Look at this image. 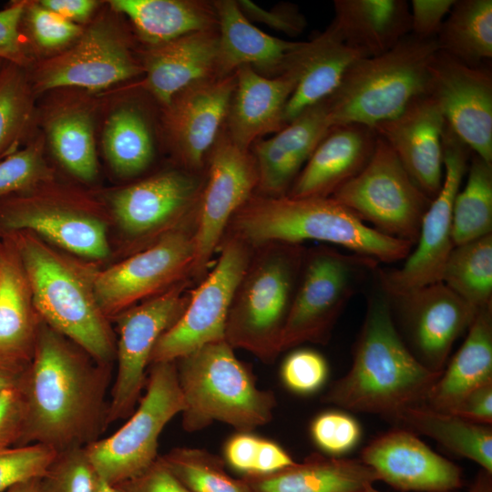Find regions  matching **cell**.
Masks as SVG:
<instances>
[{"instance_id": "d6986e66", "label": "cell", "mask_w": 492, "mask_h": 492, "mask_svg": "<svg viewBox=\"0 0 492 492\" xmlns=\"http://www.w3.org/2000/svg\"><path fill=\"white\" fill-rule=\"evenodd\" d=\"M428 74V95L446 124L474 154L492 163L491 68L467 66L437 50Z\"/></svg>"}, {"instance_id": "816d5d0a", "label": "cell", "mask_w": 492, "mask_h": 492, "mask_svg": "<svg viewBox=\"0 0 492 492\" xmlns=\"http://www.w3.org/2000/svg\"><path fill=\"white\" fill-rule=\"evenodd\" d=\"M261 436L253 431H237L223 445L222 460L239 477H252L259 458Z\"/></svg>"}, {"instance_id": "9c48e42d", "label": "cell", "mask_w": 492, "mask_h": 492, "mask_svg": "<svg viewBox=\"0 0 492 492\" xmlns=\"http://www.w3.org/2000/svg\"><path fill=\"white\" fill-rule=\"evenodd\" d=\"M378 262L327 245L306 249L300 281L280 342L281 353L328 343L336 321L368 271Z\"/></svg>"}, {"instance_id": "680465c9", "label": "cell", "mask_w": 492, "mask_h": 492, "mask_svg": "<svg viewBox=\"0 0 492 492\" xmlns=\"http://www.w3.org/2000/svg\"><path fill=\"white\" fill-rule=\"evenodd\" d=\"M44 7L75 23H87L97 10L99 2L94 0H41Z\"/></svg>"}, {"instance_id": "3957f363", "label": "cell", "mask_w": 492, "mask_h": 492, "mask_svg": "<svg viewBox=\"0 0 492 492\" xmlns=\"http://www.w3.org/2000/svg\"><path fill=\"white\" fill-rule=\"evenodd\" d=\"M225 235H233L251 248L269 242L317 241L385 263L405 260L414 245L378 231L331 197L253 194L232 216Z\"/></svg>"}, {"instance_id": "ab89813d", "label": "cell", "mask_w": 492, "mask_h": 492, "mask_svg": "<svg viewBox=\"0 0 492 492\" xmlns=\"http://www.w3.org/2000/svg\"><path fill=\"white\" fill-rule=\"evenodd\" d=\"M466 172V183L453 205L455 246L492 233V163L473 153Z\"/></svg>"}, {"instance_id": "74e56055", "label": "cell", "mask_w": 492, "mask_h": 492, "mask_svg": "<svg viewBox=\"0 0 492 492\" xmlns=\"http://www.w3.org/2000/svg\"><path fill=\"white\" fill-rule=\"evenodd\" d=\"M102 147L112 169L121 177H133L151 163L154 146L143 115L134 107L116 108L107 118Z\"/></svg>"}, {"instance_id": "5bb4252c", "label": "cell", "mask_w": 492, "mask_h": 492, "mask_svg": "<svg viewBox=\"0 0 492 492\" xmlns=\"http://www.w3.org/2000/svg\"><path fill=\"white\" fill-rule=\"evenodd\" d=\"M191 280L142 301L116 316L117 374L107 412V425L128 417L141 398L147 368L159 337L181 316L188 306Z\"/></svg>"}, {"instance_id": "8992f818", "label": "cell", "mask_w": 492, "mask_h": 492, "mask_svg": "<svg viewBox=\"0 0 492 492\" xmlns=\"http://www.w3.org/2000/svg\"><path fill=\"white\" fill-rule=\"evenodd\" d=\"M302 244L269 242L252 248L229 310L225 341L265 364L281 354L282 333L302 271Z\"/></svg>"}, {"instance_id": "c3c4849f", "label": "cell", "mask_w": 492, "mask_h": 492, "mask_svg": "<svg viewBox=\"0 0 492 492\" xmlns=\"http://www.w3.org/2000/svg\"><path fill=\"white\" fill-rule=\"evenodd\" d=\"M329 366L323 354L312 349H297L290 353L280 368L283 385L300 395L318 392L325 384Z\"/></svg>"}, {"instance_id": "03108f58", "label": "cell", "mask_w": 492, "mask_h": 492, "mask_svg": "<svg viewBox=\"0 0 492 492\" xmlns=\"http://www.w3.org/2000/svg\"><path fill=\"white\" fill-rule=\"evenodd\" d=\"M4 62H5V61H4L2 58H0V70H1V68H2V67H3Z\"/></svg>"}, {"instance_id": "484cf974", "label": "cell", "mask_w": 492, "mask_h": 492, "mask_svg": "<svg viewBox=\"0 0 492 492\" xmlns=\"http://www.w3.org/2000/svg\"><path fill=\"white\" fill-rule=\"evenodd\" d=\"M236 84L226 117L228 138L249 150L261 136L278 132L286 126V104L296 87V76L287 70L267 77L248 65L235 71Z\"/></svg>"}, {"instance_id": "f35d334b", "label": "cell", "mask_w": 492, "mask_h": 492, "mask_svg": "<svg viewBox=\"0 0 492 492\" xmlns=\"http://www.w3.org/2000/svg\"><path fill=\"white\" fill-rule=\"evenodd\" d=\"M36 97L28 69L5 61L0 70V159L33 137Z\"/></svg>"}, {"instance_id": "83f0119b", "label": "cell", "mask_w": 492, "mask_h": 492, "mask_svg": "<svg viewBox=\"0 0 492 492\" xmlns=\"http://www.w3.org/2000/svg\"><path fill=\"white\" fill-rule=\"evenodd\" d=\"M362 57L331 26L312 40L302 42L287 68L295 74L297 82L285 107L286 125L306 108L330 97L348 68Z\"/></svg>"}, {"instance_id": "e0dca14e", "label": "cell", "mask_w": 492, "mask_h": 492, "mask_svg": "<svg viewBox=\"0 0 492 492\" xmlns=\"http://www.w3.org/2000/svg\"><path fill=\"white\" fill-rule=\"evenodd\" d=\"M205 176L167 170L118 189L109 195L119 228L139 251L196 220Z\"/></svg>"}, {"instance_id": "d590c367", "label": "cell", "mask_w": 492, "mask_h": 492, "mask_svg": "<svg viewBox=\"0 0 492 492\" xmlns=\"http://www.w3.org/2000/svg\"><path fill=\"white\" fill-rule=\"evenodd\" d=\"M395 420L492 473V430L487 425L437 411L425 404L405 409Z\"/></svg>"}, {"instance_id": "60d3db41", "label": "cell", "mask_w": 492, "mask_h": 492, "mask_svg": "<svg viewBox=\"0 0 492 492\" xmlns=\"http://www.w3.org/2000/svg\"><path fill=\"white\" fill-rule=\"evenodd\" d=\"M441 282L477 310L492 302V233L455 246Z\"/></svg>"}, {"instance_id": "be15d7a7", "label": "cell", "mask_w": 492, "mask_h": 492, "mask_svg": "<svg viewBox=\"0 0 492 492\" xmlns=\"http://www.w3.org/2000/svg\"><path fill=\"white\" fill-rule=\"evenodd\" d=\"M95 492H126L118 485H112L98 477Z\"/></svg>"}, {"instance_id": "7c38bea8", "label": "cell", "mask_w": 492, "mask_h": 492, "mask_svg": "<svg viewBox=\"0 0 492 492\" xmlns=\"http://www.w3.org/2000/svg\"><path fill=\"white\" fill-rule=\"evenodd\" d=\"M442 148V185L423 217L415 249L405 259L401 268L379 271L382 290L389 298L441 282L446 262L455 247L453 205L472 151L446 124Z\"/></svg>"}, {"instance_id": "7bdbcfd3", "label": "cell", "mask_w": 492, "mask_h": 492, "mask_svg": "<svg viewBox=\"0 0 492 492\" xmlns=\"http://www.w3.org/2000/svg\"><path fill=\"white\" fill-rule=\"evenodd\" d=\"M83 30L80 25L63 18L38 1H26L20 32L34 60L39 52L48 58L66 50Z\"/></svg>"}, {"instance_id": "91938a15", "label": "cell", "mask_w": 492, "mask_h": 492, "mask_svg": "<svg viewBox=\"0 0 492 492\" xmlns=\"http://www.w3.org/2000/svg\"><path fill=\"white\" fill-rule=\"evenodd\" d=\"M29 361L0 356V391L20 384Z\"/></svg>"}, {"instance_id": "db71d44e", "label": "cell", "mask_w": 492, "mask_h": 492, "mask_svg": "<svg viewBox=\"0 0 492 492\" xmlns=\"http://www.w3.org/2000/svg\"><path fill=\"white\" fill-rule=\"evenodd\" d=\"M455 0H412L411 35L419 39L436 38Z\"/></svg>"}, {"instance_id": "52a82bcc", "label": "cell", "mask_w": 492, "mask_h": 492, "mask_svg": "<svg viewBox=\"0 0 492 492\" xmlns=\"http://www.w3.org/2000/svg\"><path fill=\"white\" fill-rule=\"evenodd\" d=\"M437 50L436 38L409 34L389 51L356 60L324 99L333 128L347 124L374 128L428 94V68Z\"/></svg>"}, {"instance_id": "2e32d148", "label": "cell", "mask_w": 492, "mask_h": 492, "mask_svg": "<svg viewBox=\"0 0 492 492\" xmlns=\"http://www.w3.org/2000/svg\"><path fill=\"white\" fill-rule=\"evenodd\" d=\"M195 227L196 220L95 274V296L108 319L191 280Z\"/></svg>"}, {"instance_id": "6f0895ef", "label": "cell", "mask_w": 492, "mask_h": 492, "mask_svg": "<svg viewBox=\"0 0 492 492\" xmlns=\"http://www.w3.org/2000/svg\"><path fill=\"white\" fill-rule=\"evenodd\" d=\"M295 462L288 451L280 444L261 436L259 458L252 477H263L274 474L292 466Z\"/></svg>"}, {"instance_id": "ee69618b", "label": "cell", "mask_w": 492, "mask_h": 492, "mask_svg": "<svg viewBox=\"0 0 492 492\" xmlns=\"http://www.w3.org/2000/svg\"><path fill=\"white\" fill-rule=\"evenodd\" d=\"M45 145L44 135L33 136L23 149L0 159V199L53 181L44 157Z\"/></svg>"}, {"instance_id": "f546056e", "label": "cell", "mask_w": 492, "mask_h": 492, "mask_svg": "<svg viewBox=\"0 0 492 492\" xmlns=\"http://www.w3.org/2000/svg\"><path fill=\"white\" fill-rule=\"evenodd\" d=\"M333 7L330 26L364 57L389 51L411 33L405 0H335Z\"/></svg>"}, {"instance_id": "30bf717a", "label": "cell", "mask_w": 492, "mask_h": 492, "mask_svg": "<svg viewBox=\"0 0 492 492\" xmlns=\"http://www.w3.org/2000/svg\"><path fill=\"white\" fill-rule=\"evenodd\" d=\"M52 182L0 199V238L28 231L76 255H109L108 229L98 206L85 195Z\"/></svg>"}, {"instance_id": "6da1fadb", "label": "cell", "mask_w": 492, "mask_h": 492, "mask_svg": "<svg viewBox=\"0 0 492 492\" xmlns=\"http://www.w3.org/2000/svg\"><path fill=\"white\" fill-rule=\"evenodd\" d=\"M108 366L40 320L20 382L26 415L18 446L42 444L60 452L97 440L107 425Z\"/></svg>"}, {"instance_id": "7402d4cb", "label": "cell", "mask_w": 492, "mask_h": 492, "mask_svg": "<svg viewBox=\"0 0 492 492\" xmlns=\"http://www.w3.org/2000/svg\"><path fill=\"white\" fill-rule=\"evenodd\" d=\"M445 125L437 102L426 94L414 99L395 117L374 127L430 200L436 196L443 181Z\"/></svg>"}, {"instance_id": "bcb514c9", "label": "cell", "mask_w": 492, "mask_h": 492, "mask_svg": "<svg viewBox=\"0 0 492 492\" xmlns=\"http://www.w3.org/2000/svg\"><path fill=\"white\" fill-rule=\"evenodd\" d=\"M57 452L42 444H30L0 449V492L16 484L40 478Z\"/></svg>"}, {"instance_id": "d6a6232c", "label": "cell", "mask_w": 492, "mask_h": 492, "mask_svg": "<svg viewBox=\"0 0 492 492\" xmlns=\"http://www.w3.org/2000/svg\"><path fill=\"white\" fill-rule=\"evenodd\" d=\"M492 382V305L478 310L467 335L431 387L425 405L450 412L467 394Z\"/></svg>"}, {"instance_id": "f6af8a7d", "label": "cell", "mask_w": 492, "mask_h": 492, "mask_svg": "<svg viewBox=\"0 0 492 492\" xmlns=\"http://www.w3.org/2000/svg\"><path fill=\"white\" fill-rule=\"evenodd\" d=\"M98 476L85 446L57 452L39 478L40 492H95Z\"/></svg>"}, {"instance_id": "f5cc1de1", "label": "cell", "mask_w": 492, "mask_h": 492, "mask_svg": "<svg viewBox=\"0 0 492 492\" xmlns=\"http://www.w3.org/2000/svg\"><path fill=\"white\" fill-rule=\"evenodd\" d=\"M26 415L20 384L0 391V449L18 446Z\"/></svg>"}, {"instance_id": "f907efd6", "label": "cell", "mask_w": 492, "mask_h": 492, "mask_svg": "<svg viewBox=\"0 0 492 492\" xmlns=\"http://www.w3.org/2000/svg\"><path fill=\"white\" fill-rule=\"evenodd\" d=\"M237 3L248 19L266 24L271 28L290 36L300 35L306 27V19L295 5L281 4L271 10H265L248 0H241Z\"/></svg>"}, {"instance_id": "cb8c5ba5", "label": "cell", "mask_w": 492, "mask_h": 492, "mask_svg": "<svg viewBox=\"0 0 492 492\" xmlns=\"http://www.w3.org/2000/svg\"><path fill=\"white\" fill-rule=\"evenodd\" d=\"M333 128L324 100L306 108L268 139L254 145L258 183L254 194L282 197L313 150Z\"/></svg>"}, {"instance_id": "1f68e13d", "label": "cell", "mask_w": 492, "mask_h": 492, "mask_svg": "<svg viewBox=\"0 0 492 492\" xmlns=\"http://www.w3.org/2000/svg\"><path fill=\"white\" fill-rule=\"evenodd\" d=\"M40 319L17 252L0 238V356L30 361Z\"/></svg>"}, {"instance_id": "d4e9b609", "label": "cell", "mask_w": 492, "mask_h": 492, "mask_svg": "<svg viewBox=\"0 0 492 492\" xmlns=\"http://www.w3.org/2000/svg\"><path fill=\"white\" fill-rule=\"evenodd\" d=\"M144 87L162 105L189 86L222 77L218 28L149 46L143 57Z\"/></svg>"}, {"instance_id": "9f6ffc18", "label": "cell", "mask_w": 492, "mask_h": 492, "mask_svg": "<svg viewBox=\"0 0 492 492\" xmlns=\"http://www.w3.org/2000/svg\"><path fill=\"white\" fill-rule=\"evenodd\" d=\"M448 413L473 423L491 424L492 382L477 387L465 395Z\"/></svg>"}, {"instance_id": "7dc6e473", "label": "cell", "mask_w": 492, "mask_h": 492, "mask_svg": "<svg viewBox=\"0 0 492 492\" xmlns=\"http://www.w3.org/2000/svg\"><path fill=\"white\" fill-rule=\"evenodd\" d=\"M310 435L323 454L341 456L358 444L362 430L359 423L350 415L340 411H326L313 419Z\"/></svg>"}, {"instance_id": "94428289", "label": "cell", "mask_w": 492, "mask_h": 492, "mask_svg": "<svg viewBox=\"0 0 492 492\" xmlns=\"http://www.w3.org/2000/svg\"><path fill=\"white\" fill-rule=\"evenodd\" d=\"M467 492H492V473L481 468Z\"/></svg>"}, {"instance_id": "ffe728a7", "label": "cell", "mask_w": 492, "mask_h": 492, "mask_svg": "<svg viewBox=\"0 0 492 492\" xmlns=\"http://www.w3.org/2000/svg\"><path fill=\"white\" fill-rule=\"evenodd\" d=\"M236 84L235 72L194 83L164 108L166 138L185 169L200 173L226 120Z\"/></svg>"}, {"instance_id": "5b68a950", "label": "cell", "mask_w": 492, "mask_h": 492, "mask_svg": "<svg viewBox=\"0 0 492 492\" xmlns=\"http://www.w3.org/2000/svg\"><path fill=\"white\" fill-rule=\"evenodd\" d=\"M175 363L185 405V431H200L213 422L253 431L272 419L274 394L258 387L251 368L237 358L225 340L206 344Z\"/></svg>"}, {"instance_id": "8d00e7d4", "label": "cell", "mask_w": 492, "mask_h": 492, "mask_svg": "<svg viewBox=\"0 0 492 492\" xmlns=\"http://www.w3.org/2000/svg\"><path fill=\"white\" fill-rule=\"evenodd\" d=\"M438 50L470 67L492 57V1L455 0L436 37Z\"/></svg>"}, {"instance_id": "44dd1931", "label": "cell", "mask_w": 492, "mask_h": 492, "mask_svg": "<svg viewBox=\"0 0 492 492\" xmlns=\"http://www.w3.org/2000/svg\"><path fill=\"white\" fill-rule=\"evenodd\" d=\"M360 460L379 481L403 492H456L464 485L462 469L409 430L396 428L375 437Z\"/></svg>"}, {"instance_id": "8fae6325", "label": "cell", "mask_w": 492, "mask_h": 492, "mask_svg": "<svg viewBox=\"0 0 492 492\" xmlns=\"http://www.w3.org/2000/svg\"><path fill=\"white\" fill-rule=\"evenodd\" d=\"M363 221L388 236L415 244L430 200L389 147L377 136L366 166L332 196Z\"/></svg>"}, {"instance_id": "7a4b0ae2", "label": "cell", "mask_w": 492, "mask_h": 492, "mask_svg": "<svg viewBox=\"0 0 492 492\" xmlns=\"http://www.w3.org/2000/svg\"><path fill=\"white\" fill-rule=\"evenodd\" d=\"M442 372L425 365L405 344L394 323L389 297H370L354 348L352 366L322 402L395 419L423 405Z\"/></svg>"}, {"instance_id": "f1b7e54d", "label": "cell", "mask_w": 492, "mask_h": 492, "mask_svg": "<svg viewBox=\"0 0 492 492\" xmlns=\"http://www.w3.org/2000/svg\"><path fill=\"white\" fill-rule=\"evenodd\" d=\"M218 20L220 67L222 77L248 65L261 75L283 74L302 42L272 36L254 26L243 15L237 1L213 3Z\"/></svg>"}, {"instance_id": "ac0fdd59", "label": "cell", "mask_w": 492, "mask_h": 492, "mask_svg": "<svg viewBox=\"0 0 492 492\" xmlns=\"http://www.w3.org/2000/svg\"><path fill=\"white\" fill-rule=\"evenodd\" d=\"M206 164L196 217L192 282L206 276L232 216L254 194L258 183L252 153L228 136L216 140Z\"/></svg>"}, {"instance_id": "6125c7cd", "label": "cell", "mask_w": 492, "mask_h": 492, "mask_svg": "<svg viewBox=\"0 0 492 492\" xmlns=\"http://www.w3.org/2000/svg\"><path fill=\"white\" fill-rule=\"evenodd\" d=\"M5 492H40L39 478H34L16 484Z\"/></svg>"}, {"instance_id": "9a60e30c", "label": "cell", "mask_w": 492, "mask_h": 492, "mask_svg": "<svg viewBox=\"0 0 492 492\" xmlns=\"http://www.w3.org/2000/svg\"><path fill=\"white\" fill-rule=\"evenodd\" d=\"M28 72L37 96L61 87L97 92L141 74L143 67L120 27L108 17H97L72 46L36 62Z\"/></svg>"}, {"instance_id": "e575fe53", "label": "cell", "mask_w": 492, "mask_h": 492, "mask_svg": "<svg viewBox=\"0 0 492 492\" xmlns=\"http://www.w3.org/2000/svg\"><path fill=\"white\" fill-rule=\"evenodd\" d=\"M112 10L127 16L149 46L183 36L215 29L213 4L194 0H112Z\"/></svg>"}, {"instance_id": "681fc988", "label": "cell", "mask_w": 492, "mask_h": 492, "mask_svg": "<svg viewBox=\"0 0 492 492\" xmlns=\"http://www.w3.org/2000/svg\"><path fill=\"white\" fill-rule=\"evenodd\" d=\"M26 0L13 1L0 10V58L30 69L35 60L20 32Z\"/></svg>"}, {"instance_id": "836d02e7", "label": "cell", "mask_w": 492, "mask_h": 492, "mask_svg": "<svg viewBox=\"0 0 492 492\" xmlns=\"http://www.w3.org/2000/svg\"><path fill=\"white\" fill-rule=\"evenodd\" d=\"M45 139L59 163L82 181L98 172L95 118L91 105L83 99L53 103L43 117Z\"/></svg>"}, {"instance_id": "ba28073f", "label": "cell", "mask_w": 492, "mask_h": 492, "mask_svg": "<svg viewBox=\"0 0 492 492\" xmlns=\"http://www.w3.org/2000/svg\"><path fill=\"white\" fill-rule=\"evenodd\" d=\"M145 385L128 421L111 436L85 446L97 476L112 485L138 477L158 459L162 430L184 409L175 361L151 364Z\"/></svg>"}, {"instance_id": "4316f807", "label": "cell", "mask_w": 492, "mask_h": 492, "mask_svg": "<svg viewBox=\"0 0 492 492\" xmlns=\"http://www.w3.org/2000/svg\"><path fill=\"white\" fill-rule=\"evenodd\" d=\"M376 139L374 128L365 125L332 128L304 164L287 196L331 197L366 166Z\"/></svg>"}, {"instance_id": "11a10c76", "label": "cell", "mask_w": 492, "mask_h": 492, "mask_svg": "<svg viewBox=\"0 0 492 492\" xmlns=\"http://www.w3.org/2000/svg\"><path fill=\"white\" fill-rule=\"evenodd\" d=\"M118 486L126 492H190L159 456L144 473Z\"/></svg>"}, {"instance_id": "277c9868", "label": "cell", "mask_w": 492, "mask_h": 492, "mask_svg": "<svg viewBox=\"0 0 492 492\" xmlns=\"http://www.w3.org/2000/svg\"><path fill=\"white\" fill-rule=\"evenodd\" d=\"M4 237L17 252L39 319L95 361L108 365L116 358V343L95 296V275H87L31 232Z\"/></svg>"}, {"instance_id": "4fadbf2b", "label": "cell", "mask_w": 492, "mask_h": 492, "mask_svg": "<svg viewBox=\"0 0 492 492\" xmlns=\"http://www.w3.org/2000/svg\"><path fill=\"white\" fill-rule=\"evenodd\" d=\"M218 251L211 270L190 290L181 316L158 340L150 364L176 361L206 344L225 340L231 303L252 248L233 235H224Z\"/></svg>"}, {"instance_id": "e7e4bbea", "label": "cell", "mask_w": 492, "mask_h": 492, "mask_svg": "<svg viewBox=\"0 0 492 492\" xmlns=\"http://www.w3.org/2000/svg\"><path fill=\"white\" fill-rule=\"evenodd\" d=\"M364 492H382L380 490H377L374 487V486H370L366 488V490Z\"/></svg>"}, {"instance_id": "603a6c76", "label": "cell", "mask_w": 492, "mask_h": 492, "mask_svg": "<svg viewBox=\"0 0 492 492\" xmlns=\"http://www.w3.org/2000/svg\"><path fill=\"white\" fill-rule=\"evenodd\" d=\"M410 326L419 360L442 372L456 340L474 321L478 310L442 282L395 298Z\"/></svg>"}, {"instance_id": "b9f144b4", "label": "cell", "mask_w": 492, "mask_h": 492, "mask_svg": "<svg viewBox=\"0 0 492 492\" xmlns=\"http://www.w3.org/2000/svg\"><path fill=\"white\" fill-rule=\"evenodd\" d=\"M159 457L190 492H254L227 471L221 457L205 449L175 447Z\"/></svg>"}, {"instance_id": "4dcf8cb0", "label": "cell", "mask_w": 492, "mask_h": 492, "mask_svg": "<svg viewBox=\"0 0 492 492\" xmlns=\"http://www.w3.org/2000/svg\"><path fill=\"white\" fill-rule=\"evenodd\" d=\"M241 478L254 492H364L379 481L360 459L321 453L269 476Z\"/></svg>"}]
</instances>
